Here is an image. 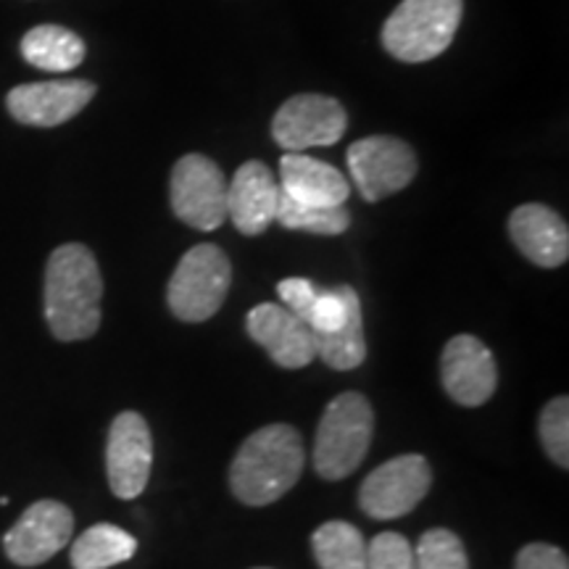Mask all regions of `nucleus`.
Masks as SVG:
<instances>
[{"mask_svg": "<svg viewBox=\"0 0 569 569\" xmlns=\"http://www.w3.org/2000/svg\"><path fill=\"white\" fill-rule=\"evenodd\" d=\"M103 277L88 246L67 243L51 253L46 267L42 306L53 338L63 343L88 340L101 327Z\"/></svg>", "mask_w": 569, "mask_h": 569, "instance_id": "nucleus-1", "label": "nucleus"}, {"mask_svg": "<svg viewBox=\"0 0 569 569\" xmlns=\"http://www.w3.org/2000/svg\"><path fill=\"white\" fill-rule=\"evenodd\" d=\"M303 440L290 425H267L256 430L234 453L230 488L246 507H269L296 486L303 472Z\"/></svg>", "mask_w": 569, "mask_h": 569, "instance_id": "nucleus-2", "label": "nucleus"}, {"mask_svg": "<svg viewBox=\"0 0 569 569\" xmlns=\"http://www.w3.org/2000/svg\"><path fill=\"white\" fill-rule=\"evenodd\" d=\"M461 0H401L382 27V46L403 63L438 59L457 38Z\"/></svg>", "mask_w": 569, "mask_h": 569, "instance_id": "nucleus-3", "label": "nucleus"}, {"mask_svg": "<svg viewBox=\"0 0 569 569\" xmlns=\"http://www.w3.org/2000/svg\"><path fill=\"white\" fill-rule=\"evenodd\" d=\"M375 432V411L361 393H340L325 409L315 438V469L336 482L365 461Z\"/></svg>", "mask_w": 569, "mask_h": 569, "instance_id": "nucleus-4", "label": "nucleus"}, {"mask_svg": "<svg viewBox=\"0 0 569 569\" xmlns=\"http://www.w3.org/2000/svg\"><path fill=\"white\" fill-rule=\"evenodd\" d=\"M230 282L232 267L222 248L211 243L190 248L169 280V309L182 322H206L222 309Z\"/></svg>", "mask_w": 569, "mask_h": 569, "instance_id": "nucleus-5", "label": "nucleus"}, {"mask_svg": "<svg viewBox=\"0 0 569 569\" xmlns=\"http://www.w3.org/2000/svg\"><path fill=\"white\" fill-rule=\"evenodd\" d=\"M169 198L174 217L193 230L213 232L227 219V182L209 156L188 153L174 163Z\"/></svg>", "mask_w": 569, "mask_h": 569, "instance_id": "nucleus-6", "label": "nucleus"}, {"mask_svg": "<svg viewBox=\"0 0 569 569\" xmlns=\"http://www.w3.org/2000/svg\"><path fill=\"white\" fill-rule=\"evenodd\" d=\"M346 161L353 184L369 203L401 193L417 177V156L411 146L390 134L356 140L348 148Z\"/></svg>", "mask_w": 569, "mask_h": 569, "instance_id": "nucleus-7", "label": "nucleus"}, {"mask_svg": "<svg viewBox=\"0 0 569 569\" xmlns=\"http://www.w3.org/2000/svg\"><path fill=\"white\" fill-rule=\"evenodd\" d=\"M348 117L336 98L303 92L277 109L272 138L284 153H306V148H327L346 134Z\"/></svg>", "mask_w": 569, "mask_h": 569, "instance_id": "nucleus-8", "label": "nucleus"}, {"mask_svg": "<svg viewBox=\"0 0 569 569\" xmlns=\"http://www.w3.org/2000/svg\"><path fill=\"white\" fill-rule=\"evenodd\" d=\"M432 486V469L419 453H403L369 472L361 482L359 503L375 519H396L409 515Z\"/></svg>", "mask_w": 569, "mask_h": 569, "instance_id": "nucleus-9", "label": "nucleus"}, {"mask_svg": "<svg viewBox=\"0 0 569 569\" xmlns=\"http://www.w3.org/2000/svg\"><path fill=\"white\" fill-rule=\"evenodd\" d=\"M153 467L151 427L138 411H122L111 422L106 443V475L111 493L124 501L138 498L148 486Z\"/></svg>", "mask_w": 569, "mask_h": 569, "instance_id": "nucleus-10", "label": "nucleus"}, {"mask_svg": "<svg viewBox=\"0 0 569 569\" xmlns=\"http://www.w3.org/2000/svg\"><path fill=\"white\" fill-rule=\"evenodd\" d=\"M74 532V515L61 501H38L3 536V551L13 565L38 567L67 549Z\"/></svg>", "mask_w": 569, "mask_h": 569, "instance_id": "nucleus-11", "label": "nucleus"}, {"mask_svg": "<svg viewBox=\"0 0 569 569\" xmlns=\"http://www.w3.org/2000/svg\"><path fill=\"white\" fill-rule=\"evenodd\" d=\"M96 84L90 80H53L27 82L6 96V109L19 124L27 127H61L84 111L96 98Z\"/></svg>", "mask_w": 569, "mask_h": 569, "instance_id": "nucleus-12", "label": "nucleus"}, {"mask_svg": "<svg viewBox=\"0 0 569 569\" xmlns=\"http://www.w3.org/2000/svg\"><path fill=\"white\" fill-rule=\"evenodd\" d=\"M440 380L459 407H482L498 386L493 353L475 336L451 338L440 356Z\"/></svg>", "mask_w": 569, "mask_h": 569, "instance_id": "nucleus-13", "label": "nucleus"}, {"mask_svg": "<svg viewBox=\"0 0 569 569\" xmlns=\"http://www.w3.org/2000/svg\"><path fill=\"white\" fill-rule=\"evenodd\" d=\"M248 336L259 343L264 351L272 356L274 365L284 369H303L317 359L315 332L288 311L284 306L277 303H259L248 311L246 319Z\"/></svg>", "mask_w": 569, "mask_h": 569, "instance_id": "nucleus-14", "label": "nucleus"}, {"mask_svg": "<svg viewBox=\"0 0 569 569\" xmlns=\"http://www.w3.org/2000/svg\"><path fill=\"white\" fill-rule=\"evenodd\" d=\"M280 184L272 169L261 161H248L227 184V217L243 234H261L277 217Z\"/></svg>", "mask_w": 569, "mask_h": 569, "instance_id": "nucleus-15", "label": "nucleus"}, {"mask_svg": "<svg viewBox=\"0 0 569 569\" xmlns=\"http://www.w3.org/2000/svg\"><path fill=\"white\" fill-rule=\"evenodd\" d=\"M511 243L536 267L557 269L569 259V230L557 211L543 203H525L509 217Z\"/></svg>", "mask_w": 569, "mask_h": 569, "instance_id": "nucleus-16", "label": "nucleus"}, {"mask_svg": "<svg viewBox=\"0 0 569 569\" xmlns=\"http://www.w3.org/2000/svg\"><path fill=\"white\" fill-rule=\"evenodd\" d=\"M280 190L293 201L315 206H346L351 188L332 163L306 153H284L280 161Z\"/></svg>", "mask_w": 569, "mask_h": 569, "instance_id": "nucleus-17", "label": "nucleus"}, {"mask_svg": "<svg viewBox=\"0 0 569 569\" xmlns=\"http://www.w3.org/2000/svg\"><path fill=\"white\" fill-rule=\"evenodd\" d=\"M19 51L21 59L30 63V67L51 71V74H67V71L80 67L84 56H88V48H84L80 34L59 24L32 27L21 38Z\"/></svg>", "mask_w": 569, "mask_h": 569, "instance_id": "nucleus-18", "label": "nucleus"}, {"mask_svg": "<svg viewBox=\"0 0 569 569\" xmlns=\"http://www.w3.org/2000/svg\"><path fill=\"white\" fill-rule=\"evenodd\" d=\"M138 551V540L117 525L101 522L82 532L71 546V567L74 569H109L130 561Z\"/></svg>", "mask_w": 569, "mask_h": 569, "instance_id": "nucleus-19", "label": "nucleus"}, {"mask_svg": "<svg viewBox=\"0 0 569 569\" xmlns=\"http://www.w3.org/2000/svg\"><path fill=\"white\" fill-rule=\"evenodd\" d=\"M317 356L327 367L348 372L367 359V340H365V317H361L359 296L348 306L346 322L336 332H315Z\"/></svg>", "mask_w": 569, "mask_h": 569, "instance_id": "nucleus-20", "label": "nucleus"}, {"mask_svg": "<svg viewBox=\"0 0 569 569\" xmlns=\"http://www.w3.org/2000/svg\"><path fill=\"white\" fill-rule=\"evenodd\" d=\"M311 551L322 569H367V540L353 525L332 522L319 525L311 536Z\"/></svg>", "mask_w": 569, "mask_h": 569, "instance_id": "nucleus-21", "label": "nucleus"}, {"mask_svg": "<svg viewBox=\"0 0 569 569\" xmlns=\"http://www.w3.org/2000/svg\"><path fill=\"white\" fill-rule=\"evenodd\" d=\"M284 230H301L311 234H343L351 224V213L346 206H315L293 201L280 190V201H277V217Z\"/></svg>", "mask_w": 569, "mask_h": 569, "instance_id": "nucleus-22", "label": "nucleus"}, {"mask_svg": "<svg viewBox=\"0 0 569 569\" xmlns=\"http://www.w3.org/2000/svg\"><path fill=\"white\" fill-rule=\"evenodd\" d=\"M417 569H469L465 543L457 532L432 528L419 538L415 549Z\"/></svg>", "mask_w": 569, "mask_h": 569, "instance_id": "nucleus-23", "label": "nucleus"}, {"mask_svg": "<svg viewBox=\"0 0 569 569\" xmlns=\"http://www.w3.org/2000/svg\"><path fill=\"white\" fill-rule=\"evenodd\" d=\"M540 443H543L546 453L553 459V465L561 469L569 467V398L559 396L546 403L538 419Z\"/></svg>", "mask_w": 569, "mask_h": 569, "instance_id": "nucleus-24", "label": "nucleus"}, {"mask_svg": "<svg viewBox=\"0 0 569 569\" xmlns=\"http://www.w3.org/2000/svg\"><path fill=\"white\" fill-rule=\"evenodd\" d=\"M367 569H417L415 549L398 532H380L367 546Z\"/></svg>", "mask_w": 569, "mask_h": 569, "instance_id": "nucleus-25", "label": "nucleus"}, {"mask_svg": "<svg viewBox=\"0 0 569 569\" xmlns=\"http://www.w3.org/2000/svg\"><path fill=\"white\" fill-rule=\"evenodd\" d=\"M277 293L282 298V306L288 311H293L296 317H301L306 322V317H309L311 306L317 301V284L311 280H306V277H288V280H282L277 284Z\"/></svg>", "mask_w": 569, "mask_h": 569, "instance_id": "nucleus-26", "label": "nucleus"}, {"mask_svg": "<svg viewBox=\"0 0 569 569\" xmlns=\"http://www.w3.org/2000/svg\"><path fill=\"white\" fill-rule=\"evenodd\" d=\"M515 569H569V561L559 546L530 543L517 553Z\"/></svg>", "mask_w": 569, "mask_h": 569, "instance_id": "nucleus-27", "label": "nucleus"}, {"mask_svg": "<svg viewBox=\"0 0 569 569\" xmlns=\"http://www.w3.org/2000/svg\"><path fill=\"white\" fill-rule=\"evenodd\" d=\"M256 569H269V567H256Z\"/></svg>", "mask_w": 569, "mask_h": 569, "instance_id": "nucleus-28", "label": "nucleus"}]
</instances>
